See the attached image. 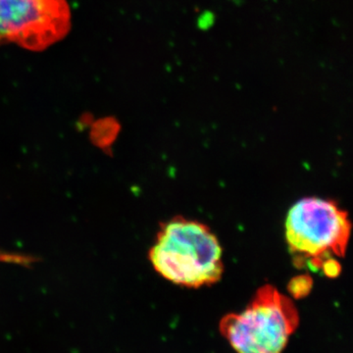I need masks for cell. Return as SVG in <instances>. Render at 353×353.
<instances>
[{"label": "cell", "mask_w": 353, "mask_h": 353, "mask_svg": "<svg viewBox=\"0 0 353 353\" xmlns=\"http://www.w3.org/2000/svg\"><path fill=\"white\" fill-rule=\"evenodd\" d=\"M150 260L165 280L194 289L219 282L224 272L222 246L210 228L181 216L164 223Z\"/></svg>", "instance_id": "cell-1"}, {"label": "cell", "mask_w": 353, "mask_h": 353, "mask_svg": "<svg viewBox=\"0 0 353 353\" xmlns=\"http://www.w3.org/2000/svg\"><path fill=\"white\" fill-rule=\"evenodd\" d=\"M299 324L292 299L265 285L245 310L222 318L220 333L234 353H282Z\"/></svg>", "instance_id": "cell-2"}, {"label": "cell", "mask_w": 353, "mask_h": 353, "mask_svg": "<svg viewBox=\"0 0 353 353\" xmlns=\"http://www.w3.org/2000/svg\"><path fill=\"white\" fill-rule=\"evenodd\" d=\"M285 227L290 252L314 267H322L333 256H345L352 234L347 213L336 202L316 196L294 203Z\"/></svg>", "instance_id": "cell-3"}, {"label": "cell", "mask_w": 353, "mask_h": 353, "mask_svg": "<svg viewBox=\"0 0 353 353\" xmlns=\"http://www.w3.org/2000/svg\"><path fill=\"white\" fill-rule=\"evenodd\" d=\"M70 24L65 0H0V43L41 50L63 38Z\"/></svg>", "instance_id": "cell-4"}, {"label": "cell", "mask_w": 353, "mask_h": 353, "mask_svg": "<svg viewBox=\"0 0 353 353\" xmlns=\"http://www.w3.org/2000/svg\"><path fill=\"white\" fill-rule=\"evenodd\" d=\"M308 280L307 277H301L296 279V281H292L290 283V290L296 297H301L306 296V294L311 289V280Z\"/></svg>", "instance_id": "cell-5"}]
</instances>
